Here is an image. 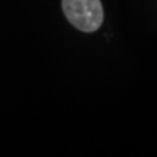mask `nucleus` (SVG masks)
<instances>
[{
    "instance_id": "1",
    "label": "nucleus",
    "mask_w": 157,
    "mask_h": 157,
    "mask_svg": "<svg viewBox=\"0 0 157 157\" xmlns=\"http://www.w3.org/2000/svg\"><path fill=\"white\" fill-rule=\"evenodd\" d=\"M63 10L70 23L83 32H95L103 22L101 0H63Z\"/></svg>"
}]
</instances>
